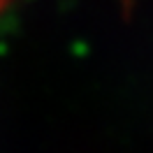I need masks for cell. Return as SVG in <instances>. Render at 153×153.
Masks as SVG:
<instances>
[{
    "label": "cell",
    "mask_w": 153,
    "mask_h": 153,
    "mask_svg": "<svg viewBox=\"0 0 153 153\" xmlns=\"http://www.w3.org/2000/svg\"><path fill=\"white\" fill-rule=\"evenodd\" d=\"M10 2H12V0H0V14L7 10V5H10Z\"/></svg>",
    "instance_id": "cell-1"
}]
</instances>
